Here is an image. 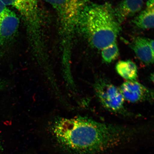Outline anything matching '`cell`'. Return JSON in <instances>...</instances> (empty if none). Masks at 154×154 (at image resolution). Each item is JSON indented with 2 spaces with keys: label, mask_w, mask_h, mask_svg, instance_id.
<instances>
[{
  "label": "cell",
  "mask_w": 154,
  "mask_h": 154,
  "mask_svg": "<svg viewBox=\"0 0 154 154\" xmlns=\"http://www.w3.org/2000/svg\"><path fill=\"white\" fill-rule=\"evenodd\" d=\"M52 129L57 144L72 154L103 153L126 143L137 131L128 126L82 117L59 119Z\"/></svg>",
  "instance_id": "6da1fadb"
},
{
  "label": "cell",
  "mask_w": 154,
  "mask_h": 154,
  "mask_svg": "<svg viewBox=\"0 0 154 154\" xmlns=\"http://www.w3.org/2000/svg\"><path fill=\"white\" fill-rule=\"evenodd\" d=\"M91 45L102 49L116 41L120 32L119 22L107 5L91 6L82 13L80 22Z\"/></svg>",
  "instance_id": "7a4b0ae2"
},
{
  "label": "cell",
  "mask_w": 154,
  "mask_h": 154,
  "mask_svg": "<svg viewBox=\"0 0 154 154\" xmlns=\"http://www.w3.org/2000/svg\"><path fill=\"white\" fill-rule=\"evenodd\" d=\"M52 6L57 13L60 27L63 53H69L72 34L82 12V3L84 0H44Z\"/></svg>",
  "instance_id": "3957f363"
},
{
  "label": "cell",
  "mask_w": 154,
  "mask_h": 154,
  "mask_svg": "<svg viewBox=\"0 0 154 154\" xmlns=\"http://www.w3.org/2000/svg\"><path fill=\"white\" fill-rule=\"evenodd\" d=\"M1 1L6 6H11L20 13L34 50L39 51L43 49L42 35L43 23L38 0Z\"/></svg>",
  "instance_id": "277c9868"
},
{
  "label": "cell",
  "mask_w": 154,
  "mask_h": 154,
  "mask_svg": "<svg viewBox=\"0 0 154 154\" xmlns=\"http://www.w3.org/2000/svg\"><path fill=\"white\" fill-rule=\"evenodd\" d=\"M94 88L98 99L105 108L114 113L125 112V99L119 88L103 78L95 80Z\"/></svg>",
  "instance_id": "5b68a950"
},
{
  "label": "cell",
  "mask_w": 154,
  "mask_h": 154,
  "mask_svg": "<svg viewBox=\"0 0 154 154\" xmlns=\"http://www.w3.org/2000/svg\"><path fill=\"white\" fill-rule=\"evenodd\" d=\"M125 100L132 103L152 101L154 92L135 81H127L119 88Z\"/></svg>",
  "instance_id": "8992f818"
},
{
  "label": "cell",
  "mask_w": 154,
  "mask_h": 154,
  "mask_svg": "<svg viewBox=\"0 0 154 154\" xmlns=\"http://www.w3.org/2000/svg\"><path fill=\"white\" fill-rule=\"evenodd\" d=\"M19 20L13 11L7 8L0 17V46L14 37L18 30Z\"/></svg>",
  "instance_id": "52a82bcc"
},
{
  "label": "cell",
  "mask_w": 154,
  "mask_h": 154,
  "mask_svg": "<svg viewBox=\"0 0 154 154\" xmlns=\"http://www.w3.org/2000/svg\"><path fill=\"white\" fill-rule=\"evenodd\" d=\"M132 48L142 62L147 65L153 63V40L141 37L136 38L132 42Z\"/></svg>",
  "instance_id": "ba28073f"
},
{
  "label": "cell",
  "mask_w": 154,
  "mask_h": 154,
  "mask_svg": "<svg viewBox=\"0 0 154 154\" xmlns=\"http://www.w3.org/2000/svg\"><path fill=\"white\" fill-rule=\"evenodd\" d=\"M142 0H123L115 11L119 22L139 12L142 8Z\"/></svg>",
  "instance_id": "9c48e42d"
},
{
  "label": "cell",
  "mask_w": 154,
  "mask_h": 154,
  "mask_svg": "<svg viewBox=\"0 0 154 154\" xmlns=\"http://www.w3.org/2000/svg\"><path fill=\"white\" fill-rule=\"evenodd\" d=\"M154 0H149L146 8L134 19V24L138 27L143 29L154 28Z\"/></svg>",
  "instance_id": "30bf717a"
},
{
  "label": "cell",
  "mask_w": 154,
  "mask_h": 154,
  "mask_svg": "<svg viewBox=\"0 0 154 154\" xmlns=\"http://www.w3.org/2000/svg\"><path fill=\"white\" fill-rule=\"evenodd\" d=\"M117 72L127 81H135L138 77L137 67L132 61H121L116 66Z\"/></svg>",
  "instance_id": "8fae6325"
},
{
  "label": "cell",
  "mask_w": 154,
  "mask_h": 154,
  "mask_svg": "<svg viewBox=\"0 0 154 154\" xmlns=\"http://www.w3.org/2000/svg\"><path fill=\"white\" fill-rule=\"evenodd\" d=\"M119 55V48L116 42L102 49V57L106 63L112 62L118 57Z\"/></svg>",
  "instance_id": "7c38bea8"
},
{
  "label": "cell",
  "mask_w": 154,
  "mask_h": 154,
  "mask_svg": "<svg viewBox=\"0 0 154 154\" xmlns=\"http://www.w3.org/2000/svg\"><path fill=\"white\" fill-rule=\"evenodd\" d=\"M7 8L1 0H0V17L4 13Z\"/></svg>",
  "instance_id": "4fadbf2b"
},
{
  "label": "cell",
  "mask_w": 154,
  "mask_h": 154,
  "mask_svg": "<svg viewBox=\"0 0 154 154\" xmlns=\"http://www.w3.org/2000/svg\"><path fill=\"white\" fill-rule=\"evenodd\" d=\"M6 86V83L4 80L0 79V91L2 90Z\"/></svg>",
  "instance_id": "5bb4252c"
},
{
  "label": "cell",
  "mask_w": 154,
  "mask_h": 154,
  "mask_svg": "<svg viewBox=\"0 0 154 154\" xmlns=\"http://www.w3.org/2000/svg\"><path fill=\"white\" fill-rule=\"evenodd\" d=\"M2 145L1 142L0 140V151H2Z\"/></svg>",
  "instance_id": "9a60e30c"
}]
</instances>
